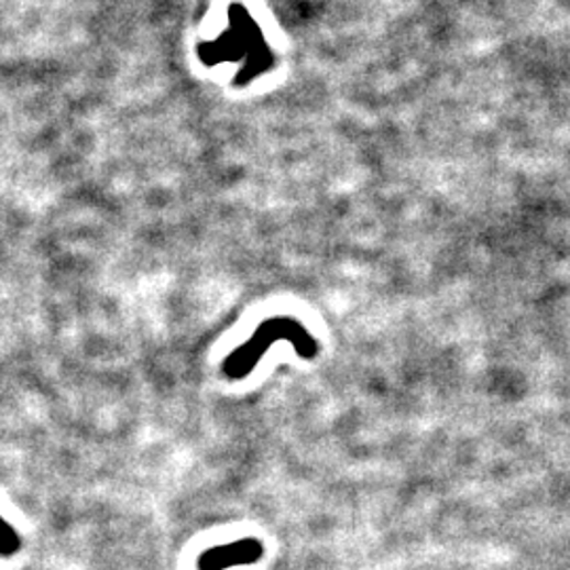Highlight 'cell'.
I'll list each match as a JSON object with an SVG mask.
<instances>
[{
	"label": "cell",
	"mask_w": 570,
	"mask_h": 570,
	"mask_svg": "<svg viewBox=\"0 0 570 570\" xmlns=\"http://www.w3.org/2000/svg\"><path fill=\"white\" fill-rule=\"evenodd\" d=\"M277 340L292 342V347L296 349V353L303 360H313L319 353L317 340L307 332V328L303 324H298L292 317H271L264 324H260L254 337L245 340L239 349H234L233 353L227 358V362L222 365L224 376L231 379V381L245 379L259 365L262 355Z\"/></svg>",
	"instance_id": "obj_1"
},
{
	"label": "cell",
	"mask_w": 570,
	"mask_h": 570,
	"mask_svg": "<svg viewBox=\"0 0 570 570\" xmlns=\"http://www.w3.org/2000/svg\"><path fill=\"white\" fill-rule=\"evenodd\" d=\"M264 547L259 539H241L233 544L216 545L204 551L197 560L199 570H229L233 567H245L259 562Z\"/></svg>",
	"instance_id": "obj_2"
},
{
	"label": "cell",
	"mask_w": 570,
	"mask_h": 570,
	"mask_svg": "<svg viewBox=\"0 0 570 570\" xmlns=\"http://www.w3.org/2000/svg\"><path fill=\"white\" fill-rule=\"evenodd\" d=\"M22 549L20 533L7 522L0 518V558H11Z\"/></svg>",
	"instance_id": "obj_3"
}]
</instances>
